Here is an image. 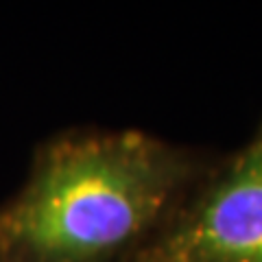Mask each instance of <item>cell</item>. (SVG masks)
Here are the masks:
<instances>
[{"label":"cell","mask_w":262,"mask_h":262,"mask_svg":"<svg viewBox=\"0 0 262 262\" xmlns=\"http://www.w3.org/2000/svg\"><path fill=\"white\" fill-rule=\"evenodd\" d=\"M140 129H66L0 203V262H134L216 160Z\"/></svg>","instance_id":"obj_1"},{"label":"cell","mask_w":262,"mask_h":262,"mask_svg":"<svg viewBox=\"0 0 262 262\" xmlns=\"http://www.w3.org/2000/svg\"><path fill=\"white\" fill-rule=\"evenodd\" d=\"M134 262H262V120L243 146L216 155Z\"/></svg>","instance_id":"obj_2"}]
</instances>
